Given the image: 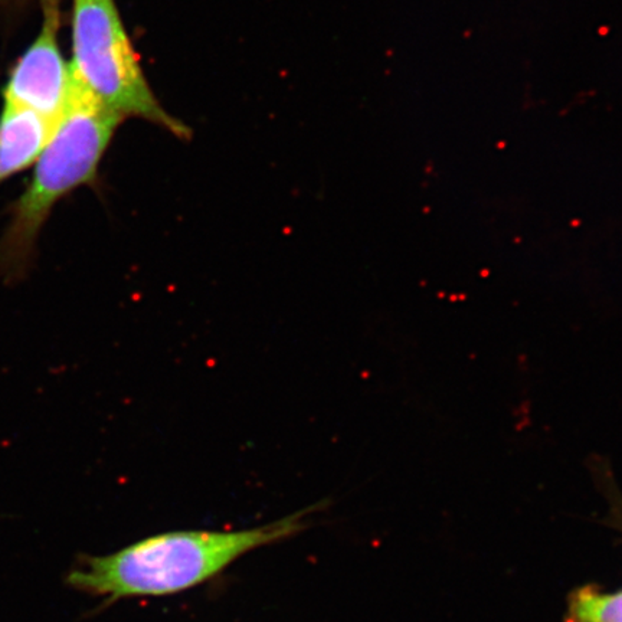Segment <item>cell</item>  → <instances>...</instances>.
Returning a JSON list of instances; mask_svg holds the SVG:
<instances>
[{
	"mask_svg": "<svg viewBox=\"0 0 622 622\" xmlns=\"http://www.w3.org/2000/svg\"><path fill=\"white\" fill-rule=\"evenodd\" d=\"M324 503L242 530H177L149 536L108 555H78L65 585L100 599L97 611L123 599L170 597L202 585L257 549L284 542L309 527Z\"/></svg>",
	"mask_w": 622,
	"mask_h": 622,
	"instance_id": "obj_1",
	"label": "cell"
},
{
	"mask_svg": "<svg viewBox=\"0 0 622 622\" xmlns=\"http://www.w3.org/2000/svg\"><path fill=\"white\" fill-rule=\"evenodd\" d=\"M75 79L123 118L138 117L186 138L189 128L154 97L125 33L114 0H74Z\"/></svg>",
	"mask_w": 622,
	"mask_h": 622,
	"instance_id": "obj_3",
	"label": "cell"
},
{
	"mask_svg": "<svg viewBox=\"0 0 622 622\" xmlns=\"http://www.w3.org/2000/svg\"><path fill=\"white\" fill-rule=\"evenodd\" d=\"M123 117L92 95L72 74V88L30 180L7 208L0 235V286L30 274L37 241L55 206L82 186H94L100 163Z\"/></svg>",
	"mask_w": 622,
	"mask_h": 622,
	"instance_id": "obj_2",
	"label": "cell"
},
{
	"mask_svg": "<svg viewBox=\"0 0 622 622\" xmlns=\"http://www.w3.org/2000/svg\"><path fill=\"white\" fill-rule=\"evenodd\" d=\"M55 124L30 108L4 101L0 114V186L36 162Z\"/></svg>",
	"mask_w": 622,
	"mask_h": 622,
	"instance_id": "obj_5",
	"label": "cell"
},
{
	"mask_svg": "<svg viewBox=\"0 0 622 622\" xmlns=\"http://www.w3.org/2000/svg\"><path fill=\"white\" fill-rule=\"evenodd\" d=\"M59 0H42L43 22L36 39L10 71L4 101L39 112L56 123L72 88L71 63L65 62L59 42Z\"/></svg>",
	"mask_w": 622,
	"mask_h": 622,
	"instance_id": "obj_4",
	"label": "cell"
},
{
	"mask_svg": "<svg viewBox=\"0 0 622 622\" xmlns=\"http://www.w3.org/2000/svg\"><path fill=\"white\" fill-rule=\"evenodd\" d=\"M565 622H622V589L605 592L594 585L576 588L568 598Z\"/></svg>",
	"mask_w": 622,
	"mask_h": 622,
	"instance_id": "obj_6",
	"label": "cell"
}]
</instances>
